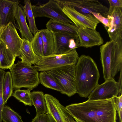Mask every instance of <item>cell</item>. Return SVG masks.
Returning <instances> with one entry per match:
<instances>
[{
  "instance_id": "484cf974",
  "label": "cell",
  "mask_w": 122,
  "mask_h": 122,
  "mask_svg": "<svg viewBox=\"0 0 122 122\" xmlns=\"http://www.w3.org/2000/svg\"><path fill=\"white\" fill-rule=\"evenodd\" d=\"M2 120L5 122H23L21 117L10 107L4 106Z\"/></svg>"
},
{
  "instance_id": "7402d4cb",
  "label": "cell",
  "mask_w": 122,
  "mask_h": 122,
  "mask_svg": "<svg viewBox=\"0 0 122 122\" xmlns=\"http://www.w3.org/2000/svg\"><path fill=\"white\" fill-rule=\"evenodd\" d=\"M39 30L43 42V56L54 54V42L52 32L47 29Z\"/></svg>"
},
{
  "instance_id": "1f68e13d",
  "label": "cell",
  "mask_w": 122,
  "mask_h": 122,
  "mask_svg": "<svg viewBox=\"0 0 122 122\" xmlns=\"http://www.w3.org/2000/svg\"><path fill=\"white\" fill-rule=\"evenodd\" d=\"M48 116L47 114L36 115L31 122H48Z\"/></svg>"
},
{
  "instance_id": "2e32d148",
  "label": "cell",
  "mask_w": 122,
  "mask_h": 122,
  "mask_svg": "<svg viewBox=\"0 0 122 122\" xmlns=\"http://www.w3.org/2000/svg\"><path fill=\"white\" fill-rule=\"evenodd\" d=\"M104 17L109 20V27L105 28L110 40H113L117 36H122V8L117 7L108 11Z\"/></svg>"
},
{
  "instance_id": "836d02e7",
  "label": "cell",
  "mask_w": 122,
  "mask_h": 122,
  "mask_svg": "<svg viewBox=\"0 0 122 122\" xmlns=\"http://www.w3.org/2000/svg\"><path fill=\"white\" fill-rule=\"evenodd\" d=\"M122 69L120 71V77L118 80L120 84V88L121 90L122 89Z\"/></svg>"
},
{
  "instance_id": "277c9868",
  "label": "cell",
  "mask_w": 122,
  "mask_h": 122,
  "mask_svg": "<svg viewBox=\"0 0 122 122\" xmlns=\"http://www.w3.org/2000/svg\"><path fill=\"white\" fill-rule=\"evenodd\" d=\"M9 69L14 89L24 87L32 90L40 83L39 72L32 65L19 61Z\"/></svg>"
},
{
  "instance_id": "e575fe53",
  "label": "cell",
  "mask_w": 122,
  "mask_h": 122,
  "mask_svg": "<svg viewBox=\"0 0 122 122\" xmlns=\"http://www.w3.org/2000/svg\"><path fill=\"white\" fill-rule=\"evenodd\" d=\"M48 122H56L51 116L48 114Z\"/></svg>"
},
{
  "instance_id": "8992f818",
  "label": "cell",
  "mask_w": 122,
  "mask_h": 122,
  "mask_svg": "<svg viewBox=\"0 0 122 122\" xmlns=\"http://www.w3.org/2000/svg\"><path fill=\"white\" fill-rule=\"evenodd\" d=\"M75 65L66 66L47 71L60 86L61 93L69 97L77 92Z\"/></svg>"
},
{
  "instance_id": "ba28073f",
  "label": "cell",
  "mask_w": 122,
  "mask_h": 122,
  "mask_svg": "<svg viewBox=\"0 0 122 122\" xmlns=\"http://www.w3.org/2000/svg\"><path fill=\"white\" fill-rule=\"evenodd\" d=\"M34 18L45 17L74 25L65 14L62 8L55 0H50L44 4L32 5Z\"/></svg>"
},
{
  "instance_id": "9c48e42d",
  "label": "cell",
  "mask_w": 122,
  "mask_h": 122,
  "mask_svg": "<svg viewBox=\"0 0 122 122\" xmlns=\"http://www.w3.org/2000/svg\"><path fill=\"white\" fill-rule=\"evenodd\" d=\"M120 83L114 79H109L102 84H98L88 97L90 100L112 99L122 94Z\"/></svg>"
},
{
  "instance_id": "f1b7e54d",
  "label": "cell",
  "mask_w": 122,
  "mask_h": 122,
  "mask_svg": "<svg viewBox=\"0 0 122 122\" xmlns=\"http://www.w3.org/2000/svg\"><path fill=\"white\" fill-rule=\"evenodd\" d=\"M112 98L118 113L120 122H122V94L118 96H114Z\"/></svg>"
},
{
  "instance_id": "9a60e30c",
  "label": "cell",
  "mask_w": 122,
  "mask_h": 122,
  "mask_svg": "<svg viewBox=\"0 0 122 122\" xmlns=\"http://www.w3.org/2000/svg\"><path fill=\"white\" fill-rule=\"evenodd\" d=\"M78 36L79 47H91L103 44L104 41L99 32L96 30L85 28H79Z\"/></svg>"
},
{
  "instance_id": "e0dca14e",
  "label": "cell",
  "mask_w": 122,
  "mask_h": 122,
  "mask_svg": "<svg viewBox=\"0 0 122 122\" xmlns=\"http://www.w3.org/2000/svg\"><path fill=\"white\" fill-rule=\"evenodd\" d=\"M47 29L54 33H63L78 36L79 28L74 25L50 19L46 24Z\"/></svg>"
},
{
  "instance_id": "6da1fadb",
  "label": "cell",
  "mask_w": 122,
  "mask_h": 122,
  "mask_svg": "<svg viewBox=\"0 0 122 122\" xmlns=\"http://www.w3.org/2000/svg\"><path fill=\"white\" fill-rule=\"evenodd\" d=\"M72 116L82 122H116L117 112L112 98L72 104L65 107Z\"/></svg>"
},
{
  "instance_id": "f546056e",
  "label": "cell",
  "mask_w": 122,
  "mask_h": 122,
  "mask_svg": "<svg viewBox=\"0 0 122 122\" xmlns=\"http://www.w3.org/2000/svg\"><path fill=\"white\" fill-rule=\"evenodd\" d=\"M92 14L100 22L103 24L105 27H108L109 25V19L105 17L98 13L92 12Z\"/></svg>"
},
{
  "instance_id": "8d00e7d4",
  "label": "cell",
  "mask_w": 122,
  "mask_h": 122,
  "mask_svg": "<svg viewBox=\"0 0 122 122\" xmlns=\"http://www.w3.org/2000/svg\"></svg>"
},
{
  "instance_id": "5bb4252c",
  "label": "cell",
  "mask_w": 122,
  "mask_h": 122,
  "mask_svg": "<svg viewBox=\"0 0 122 122\" xmlns=\"http://www.w3.org/2000/svg\"><path fill=\"white\" fill-rule=\"evenodd\" d=\"M44 96L47 114L51 116L56 122H66V119L69 112L66 107L52 95L46 94Z\"/></svg>"
},
{
  "instance_id": "603a6c76",
  "label": "cell",
  "mask_w": 122,
  "mask_h": 122,
  "mask_svg": "<svg viewBox=\"0 0 122 122\" xmlns=\"http://www.w3.org/2000/svg\"><path fill=\"white\" fill-rule=\"evenodd\" d=\"M24 6H21L25 13L29 23V27L32 34L34 35L39 31L36 24L34 18L33 12L30 1V0H25L24 1Z\"/></svg>"
},
{
  "instance_id": "4fadbf2b",
  "label": "cell",
  "mask_w": 122,
  "mask_h": 122,
  "mask_svg": "<svg viewBox=\"0 0 122 122\" xmlns=\"http://www.w3.org/2000/svg\"><path fill=\"white\" fill-rule=\"evenodd\" d=\"M19 0H0V28H4L10 22L19 29L15 22V15Z\"/></svg>"
},
{
  "instance_id": "7c38bea8",
  "label": "cell",
  "mask_w": 122,
  "mask_h": 122,
  "mask_svg": "<svg viewBox=\"0 0 122 122\" xmlns=\"http://www.w3.org/2000/svg\"><path fill=\"white\" fill-rule=\"evenodd\" d=\"M0 40L5 43L15 56H20V50L22 39L12 23L10 22L3 29Z\"/></svg>"
},
{
  "instance_id": "74e56055",
  "label": "cell",
  "mask_w": 122,
  "mask_h": 122,
  "mask_svg": "<svg viewBox=\"0 0 122 122\" xmlns=\"http://www.w3.org/2000/svg\"><path fill=\"white\" fill-rule=\"evenodd\" d=\"M116 122H117L116 121Z\"/></svg>"
},
{
  "instance_id": "ac0fdd59",
  "label": "cell",
  "mask_w": 122,
  "mask_h": 122,
  "mask_svg": "<svg viewBox=\"0 0 122 122\" xmlns=\"http://www.w3.org/2000/svg\"><path fill=\"white\" fill-rule=\"evenodd\" d=\"M26 17L21 5H19L15 15L17 24L20 33L21 39H25L31 42L33 36L27 24Z\"/></svg>"
},
{
  "instance_id": "4316f807",
  "label": "cell",
  "mask_w": 122,
  "mask_h": 122,
  "mask_svg": "<svg viewBox=\"0 0 122 122\" xmlns=\"http://www.w3.org/2000/svg\"><path fill=\"white\" fill-rule=\"evenodd\" d=\"M31 90L30 89L26 90L16 89L12 96L25 105L31 106L32 105L30 95V91Z\"/></svg>"
},
{
  "instance_id": "d590c367",
  "label": "cell",
  "mask_w": 122,
  "mask_h": 122,
  "mask_svg": "<svg viewBox=\"0 0 122 122\" xmlns=\"http://www.w3.org/2000/svg\"><path fill=\"white\" fill-rule=\"evenodd\" d=\"M74 119H75V120L76 121V122H82L80 120H78L76 118H75V117H73Z\"/></svg>"
},
{
  "instance_id": "d6986e66",
  "label": "cell",
  "mask_w": 122,
  "mask_h": 122,
  "mask_svg": "<svg viewBox=\"0 0 122 122\" xmlns=\"http://www.w3.org/2000/svg\"><path fill=\"white\" fill-rule=\"evenodd\" d=\"M22 39V43L20 50V56L19 57L21 61L26 64L32 65L34 64L36 55L34 53L31 42L25 39Z\"/></svg>"
},
{
  "instance_id": "d4e9b609",
  "label": "cell",
  "mask_w": 122,
  "mask_h": 122,
  "mask_svg": "<svg viewBox=\"0 0 122 122\" xmlns=\"http://www.w3.org/2000/svg\"><path fill=\"white\" fill-rule=\"evenodd\" d=\"M13 89L11 74L10 72L8 71L5 75L3 84L2 94L4 104L12 96Z\"/></svg>"
},
{
  "instance_id": "44dd1931",
  "label": "cell",
  "mask_w": 122,
  "mask_h": 122,
  "mask_svg": "<svg viewBox=\"0 0 122 122\" xmlns=\"http://www.w3.org/2000/svg\"><path fill=\"white\" fill-rule=\"evenodd\" d=\"M32 105L36 109V115L47 114V110L43 92L33 91L30 92Z\"/></svg>"
},
{
  "instance_id": "4dcf8cb0",
  "label": "cell",
  "mask_w": 122,
  "mask_h": 122,
  "mask_svg": "<svg viewBox=\"0 0 122 122\" xmlns=\"http://www.w3.org/2000/svg\"><path fill=\"white\" fill-rule=\"evenodd\" d=\"M109 4V11L117 7L122 8V0H108Z\"/></svg>"
},
{
  "instance_id": "3957f363",
  "label": "cell",
  "mask_w": 122,
  "mask_h": 122,
  "mask_svg": "<svg viewBox=\"0 0 122 122\" xmlns=\"http://www.w3.org/2000/svg\"><path fill=\"white\" fill-rule=\"evenodd\" d=\"M101 60L105 81L114 79L122 69V36H117L100 47Z\"/></svg>"
},
{
  "instance_id": "ffe728a7",
  "label": "cell",
  "mask_w": 122,
  "mask_h": 122,
  "mask_svg": "<svg viewBox=\"0 0 122 122\" xmlns=\"http://www.w3.org/2000/svg\"><path fill=\"white\" fill-rule=\"evenodd\" d=\"M15 56L5 43L0 41V68L10 69L14 63Z\"/></svg>"
},
{
  "instance_id": "83f0119b",
  "label": "cell",
  "mask_w": 122,
  "mask_h": 122,
  "mask_svg": "<svg viewBox=\"0 0 122 122\" xmlns=\"http://www.w3.org/2000/svg\"><path fill=\"white\" fill-rule=\"evenodd\" d=\"M31 42L33 50L36 55L39 56H43V42L39 30L34 35Z\"/></svg>"
},
{
  "instance_id": "d6a6232c",
  "label": "cell",
  "mask_w": 122,
  "mask_h": 122,
  "mask_svg": "<svg viewBox=\"0 0 122 122\" xmlns=\"http://www.w3.org/2000/svg\"><path fill=\"white\" fill-rule=\"evenodd\" d=\"M66 122H76L75 120H74V119L69 113V114L68 115L66 119Z\"/></svg>"
},
{
  "instance_id": "7a4b0ae2",
  "label": "cell",
  "mask_w": 122,
  "mask_h": 122,
  "mask_svg": "<svg viewBox=\"0 0 122 122\" xmlns=\"http://www.w3.org/2000/svg\"><path fill=\"white\" fill-rule=\"evenodd\" d=\"M77 92L82 97H88L98 84L100 74L96 64L89 56L79 57L75 65Z\"/></svg>"
},
{
  "instance_id": "cb8c5ba5",
  "label": "cell",
  "mask_w": 122,
  "mask_h": 122,
  "mask_svg": "<svg viewBox=\"0 0 122 122\" xmlns=\"http://www.w3.org/2000/svg\"><path fill=\"white\" fill-rule=\"evenodd\" d=\"M40 83L45 87L61 92V90L54 78L48 71H41L39 74Z\"/></svg>"
},
{
  "instance_id": "5b68a950",
  "label": "cell",
  "mask_w": 122,
  "mask_h": 122,
  "mask_svg": "<svg viewBox=\"0 0 122 122\" xmlns=\"http://www.w3.org/2000/svg\"><path fill=\"white\" fill-rule=\"evenodd\" d=\"M79 57L76 49L63 54H53L45 56L36 55L33 66L38 71H47L66 66L75 65Z\"/></svg>"
},
{
  "instance_id": "52a82bcc",
  "label": "cell",
  "mask_w": 122,
  "mask_h": 122,
  "mask_svg": "<svg viewBox=\"0 0 122 122\" xmlns=\"http://www.w3.org/2000/svg\"><path fill=\"white\" fill-rule=\"evenodd\" d=\"M62 8L64 6L73 8L79 12L86 15H92V12L98 13L104 16L109 8L98 0H55Z\"/></svg>"
},
{
  "instance_id": "30bf717a",
  "label": "cell",
  "mask_w": 122,
  "mask_h": 122,
  "mask_svg": "<svg viewBox=\"0 0 122 122\" xmlns=\"http://www.w3.org/2000/svg\"><path fill=\"white\" fill-rule=\"evenodd\" d=\"M62 8L65 14L78 28H85L96 30L100 22L92 14H83L68 6H64Z\"/></svg>"
},
{
  "instance_id": "8fae6325",
  "label": "cell",
  "mask_w": 122,
  "mask_h": 122,
  "mask_svg": "<svg viewBox=\"0 0 122 122\" xmlns=\"http://www.w3.org/2000/svg\"><path fill=\"white\" fill-rule=\"evenodd\" d=\"M52 33L54 42V54H65L79 47L78 36L63 33Z\"/></svg>"
}]
</instances>
